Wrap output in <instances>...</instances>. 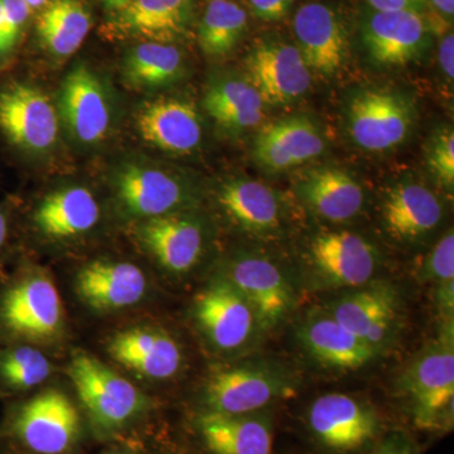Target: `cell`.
<instances>
[{
  "label": "cell",
  "mask_w": 454,
  "mask_h": 454,
  "mask_svg": "<svg viewBox=\"0 0 454 454\" xmlns=\"http://www.w3.org/2000/svg\"><path fill=\"white\" fill-rule=\"evenodd\" d=\"M429 172L447 192L454 190V133L452 128H441L433 134L426 149Z\"/></svg>",
  "instance_id": "cell-35"
},
{
  "label": "cell",
  "mask_w": 454,
  "mask_h": 454,
  "mask_svg": "<svg viewBox=\"0 0 454 454\" xmlns=\"http://www.w3.org/2000/svg\"><path fill=\"white\" fill-rule=\"evenodd\" d=\"M376 12H414L423 14L428 7L427 0H365Z\"/></svg>",
  "instance_id": "cell-40"
},
{
  "label": "cell",
  "mask_w": 454,
  "mask_h": 454,
  "mask_svg": "<svg viewBox=\"0 0 454 454\" xmlns=\"http://www.w3.org/2000/svg\"><path fill=\"white\" fill-rule=\"evenodd\" d=\"M247 12L232 0H211L199 25V42L208 56H225L247 32Z\"/></svg>",
  "instance_id": "cell-33"
},
{
  "label": "cell",
  "mask_w": 454,
  "mask_h": 454,
  "mask_svg": "<svg viewBox=\"0 0 454 454\" xmlns=\"http://www.w3.org/2000/svg\"><path fill=\"white\" fill-rule=\"evenodd\" d=\"M184 73V57L177 47L158 42H143L124 59V82L131 89L162 88L177 82Z\"/></svg>",
  "instance_id": "cell-31"
},
{
  "label": "cell",
  "mask_w": 454,
  "mask_h": 454,
  "mask_svg": "<svg viewBox=\"0 0 454 454\" xmlns=\"http://www.w3.org/2000/svg\"><path fill=\"white\" fill-rule=\"evenodd\" d=\"M396 307L395 293L378 284L343 295L328 313L379 354L393 334Z\"/></svg>",
  "instance_id": "cell-20"
},
{
  "label": "cell",
  "mask_w": 454,
  "mask_h": 454,
  "mask_svg": "<svg viewBox=\"0 0 454 454\" xmlns=\"http://www.w3.org/2000/svg\"><path fill=\"white\" fill-rule=\"evenodd\" d=\"M64 327V306L55 283L31 274L0 294V330L16 340H55Z\"/></svg>",
  "instance_id": "cell-4"
},
{
  "label": "cell",
  "mask_w": 454,
  "mask_h": 454,
  "mask_svg": "<svg viewBox=\"0 0 454 454\" xmlns=\"http://www.w3.org/2000/svg\"><path fill=\"white\" fill-rule=\"evenodd\" d=\"M113 454H122V453H113Z\"/></svg>",
  "instance_id": "cell-49"
},
{
  "label": "cell",
  "mask_w": 454,
  "mask_h": 454,
  "mask_svg": "<svg viewBox=\"0 0 454 454\" xmlns=\"http://www.w3.org/2000/svg\"><path fill=\"white\" fill-rule=\"evenodd\" d=\"M0 395H2V393H0Z\"/></svg>",
  "instance_id": "cell-50"
},
{
  "label": "cell",
  "mask_w": 454,
  "mask_h": 454,
  "mask_svg": "<svg viewBox=\"0 0 454 454\" xmlns=\"http://www.w3.org/2000/svg\"><path fill=\"white\" fill-rule=\"evenodd\" d=\"M418 279L423 283H434L435 286L454 282V234L448 231L433 247L428 255L423 259L417 271Z\"/></svg>",
  "instance_id": "cell-36"
},
{
  "label": "cell",
  "mask_w": 454,
  "mask_h": 454,
  "mask_svg": "<svg viewBox=\"0 0 454 454\" xmlns=\"http://www.w3.org/2000/svg\"><path fill=\"white\" fill-rule=\"evenodd\" d=\"M294 380L286 369L264 360L249 361L212 373L203 399L207 411L221 414H253L291 396Z\"/></svg>",
  "instance_id": "cell-2"
},
{
  "label": "cell",
  "mask_w": 454,
  "mask_h": 454,
  "mask_svg": "<svg viewBox=\"0 0 454 454\" xmlns=\"http://www.w3.org/2000/svg\"><path fill=\"white\" fill-rule=\"evenodd\" d=\"M3 37H4V8H3V0H0V55L4 53Z\"/></svg>",
  "instance_id": "cell-47"
},
{
  "label": "cell",
  "mask_w": 454,
  "mask_h": 454,
  "mask_svg": "<svg viewBox=\"0 0 454 454\" xmlns=\"http://www.w3.org/2000/svg\"><path fill=\"white\" fill-rule=\"evenodd\" d=\"M414 121V107L409 98L391 90H363L348 104L349 137L361 149L373 153L404 143Z\"/></svg>",
  "instance_id": "cell-5"
},
{
  "label": "cell",
  "mask_w": 454,
  "mask_h": 454,
  "mask_svg": "<svg viewBox=\"0 0 454 454\" xmlns=\"http://www.w3.org/2000/svg\"><path fill=\"white\" fill-rule=\"evenodd\" d=\"M114 186L122 210L139 219L175 214L191 200L190 190L181 179L145 164L121 166L116 170Z\"/></svg>",
  "instance_id": "cell-14"
},
{
  "label": "cell",
  "mask_w": 454,
  "mask_h": 454,
  "mask_svg": "<svg viewBox=\"0 0 454 454\" xmlns=\"http://www.w3.org/2000/svg\"><path fill=\"white\" fill-rule=\"evenodd\" d=\"M166 4L177 25L184 32H187V29L192 25L193 17H195L193 0H166Z\"/></svg>",
  "instance_id": "cell-41"
},
{
  "label": "cell",
  "mask_w": 454,
  "mask_h": 454,
  "mask_svg": "<svg viewBox=\"0 0 454 454\" xmlns=\"http://www.w3.org/2000/svg\"><path fill=\"white\" fill-rule=\"evenodd\" d=\"M80 414L70 397L56 389L27 400L12 415L9 430L32 452L64 454L79 438Z\"/></svg>",
  "instance_id": "cell-6"
},
{
  "label": "cell",
  "mask_w": 454,
  "mask_h": 454,
  "mask_svg": "<svg viewBox=\"0 0 454 454\" xmlns=\"http://www.w3.org/2000/svg\"><path fill=\"white\" fill-rule=\"evenodd\" d=\"M50 373V361L38 349L18 346L0 351V382L9 389H32Z\"/></svg>",
  "instance_id": "cell-34"
},
{
  "label": "cell",
  "mask_w": 454,
  "mask_h": 454,
  "mask_svg": "<svg viewBox=\"0 0 454 454\" xmlns=\"http://www.w3.org/2000/svg\"><path fill=\"white\" fill-rule=\"evenodd\" d=\"M382 219L396 240H418L437 229L443 219V206L428 187L405 181L391 187L385 196Z\"/></svg>",
  "instance_id": "cell-24"
},
{
  "label": "cell",
  "mask_w": 454,
  "mask_h": 454,
  "mask_svg": "<svg viewBox=\"0 0 454 454\" xmlns=\"http://www.w3.org/2000/svg\"><path fill=\"white\" fill-rule=\"evenodd\" d=\"M197 429L212 454H271L273 424L267 413L221 414L206 411Z\"/></svg>",
  "instance_id": "cell-23"
},
{
  "label": "cell",
  "mask_w": 454,
  "mask_h": 454,
  "mask_svg": "<svg viewBox=\"0 0 454 454\" xmlns=\"http://www.w3.org/2000/svg\"><path fill=\"white\" fill-rule=\"evenodd\" d=\"M9 231V221L7 212L3 211L0 208V249L4 247L5 241H7Z\"/></svg>",
  "instance_id": "cell-45"
},
{
  "label": "cell",
  "mask_w": 454,
  "mask_h": 454,
  "mask_svg": "<svg viewBox=\"0 0 454 454\" xmlns=\"http://www.w3.org/2000/svg\"><path fill=\"white\" fill-rule=\"evenodd\" d=\"M67 373L98 428H121L145 408V397L130 381L88 352H74Z\"/></svg>",
  "instance_id": "cell-3"
},
{
  "label": "cell",
  "mask_w": 454,
  "mask_h": 454,
  "mask_svg": "<svg viewBox=\"0 0 454 454\" xmlns=\"http://www.w3.org/2000/svg\"><path fill=\"white\" fill-rule=\"evenodd\" d=\"M225 277L249 301L262 330L277 327L291 312L294 293L271 260L243 254L230 262Z\"/></svg>",
  "instance_id": "cell-13"
},
{
  "label": "cell",
  "mask_w": 454,
  "mask_h": 454,
  "mask_svg": "<svg viewBox=\"0 0 454 454\" xmlns=\"http://www.w3.org/2000/svg\"><path fill=\"white\" fill-rule=\"evenodd\" d=\"M146 278L137 265L95 260L76 277V291L92 309L116 310L136 306L145 295Z\"/></svg>",
  "instance_id": "cell-21"
},
{
  "label": "cell",
  "mask_w": 454,
  "mask_h": 454,
  "mask_svg": "<svg viewBox=\"0 0 454 454\" xmlns=\"http://www.w3.org/2000/svg\"><path fill=\"white\" fill-rule=\"evenodd\" d=\"M59 113L66 128L82 145H97L106 138L112 109L100 79L86 67L76 66L62 82Z\"/></svg>",
  "instance_id": "cell-16"
},
{
  "label": "cell",
  "mask_w": 454,
  "mask_h": 454,
  "mask_svg": "<svg viewBox=\"0 0 454 454\" xmlns=\"http://www.w3.org/2000/svg\"><path fill=\"white\" fill-rule=\"evenodd\" d=\"M293 33L310 73L333 77L348 64V26L331 5L318 2L301 5L293 18Z\"/></svg>",
  "instance_id": "cell-9"
},
{
  "label": "cell",
  "mask_w": 454,
  "mask_h": 454,
  "mask_svg": "<svg viewBox=\"0 0 454 454\" xmlns=\"http://www.w3.org/2000/svg\"><path fill=\"white\" fill-rule=\"evenodd\" d=\"M109 11L118 12L127 7L133 0H98Z\"/></svg>",
  "instance_id": "cell-46"
},
{
  "label": "cell",
  "mask_w": 454,
  "mask_h": 454,
  "mask_svg": "<svg viewBox=\"0 0 454 454\" xmlns=\"http://www.w3.org/2000/svg\"><path fill=\"white\" fill-rule=\"evenodd\" d=\"M91 28V17L80 0H51L37 18L38 37L57 57L74 55Z\"/></svg>",
  "instance_id": "cell-30"
},
{
  "label": "cell",
  "mask_w": 454,
  "mask_h": 454,
  "mask_svg": "<svg viewBox=\"0 0 454 454\" xmlns=\"http://www.w3.org/2000/svg\"><path fill=\"white\" fill-rule=\"evenodd\" d=\"M254 16L264 22H278L288 14L293 0H249Z\"/></svg>",
  "instance_id": "cell-38"
},
{
  "label": "cell",
  "mask_w": 454,
  "mask_h": 454,
  "mask_svg": "<svg viewBox=\"0 0 454 454\" xmlns=\"http://www.w3.org/2000/svg\"><path fill=\"white\" fill-rule=\"evenodd\" d=\"M0 130L14 145L43 153L59 138V115L40 89L13 83L0 91Z\"/></svg>",
  "instance_id": "cell-12"
},
{
  "label": "cell",
  "mask_w": 454,
  "mask_h": 454,
  "mask_svg": "<svg viewBox=\"0 0 454 454\" xmlns=\"http://www.w3.org/2000/svg\"><path fill=\"white\" fill-rule=\"evenodd\" d=\"M297 193L310 210L333 223L354 219L365 203L356 179L333 166L317 167L301 176Z\"/></svg>",
  "instance_id": "cell-25"
},
{
  "label": "cell",
  "mask_w": 454,
  "mask_h": 454,
  "mask_svg": "<svg viewBox=\"0 0 454 454\" xmlns=\"http://www.w3.org/2000/svg\"><path fill=\"white\" fill-rule=\"evenodd\" d=\"M217 200L236 225L253 234H268L282 223V206L267 184L247 178L230 179L220 187Z\"/></svg>",
  "instance_id": "cell-27"
},
{
  "label": "cell",
  "mask_w": 454,
  "mask_h": 454,
  "mask_svg": "<svg viewBox=\"0 0 454 454\" xmlns=\"http://www.w3.org/2000/svg\"><path fill=\"white\" fill-rule=\"evenodd\" d=\"M309 262L319 283L328 288H358L372 279L379 267L378 250L369 240L349 231L316 235Z\"/></svg>",
  "instance_id": "cell-10"
},
{
  "label": "cell",
  "mask_w": 454,
  "mask_h": 454,
  "mask_svg": "<svg viewBox=\"0 0 454 454\" xmlns=\"http://www.w3.org/2000/svg\"><path fill=\"white\" fill-rule=\"evenodd\" d=\"M400 387L411 403L414 422L423 429L450 428L453 423V324H444L441 337L409 364Z\"/></svg>",
  "instance_id": "cell-1"
},
{
  "label": "cell",
  "mask_w": 454,
  "mask_h": 454,
  "mask_svg": "<svg viewBox=\"0 0 454 454\" xmlns=\"http://www.w3.org/2000/svg\"><path fill=\"white\" fill-rule=\"evenodd\" d=\"M137 129L149 145L172 154H188L202 140L201 115L182 98L149 101L137 114Z\"/></svg>",
  "instance_id": "cell-18"
},
{
  "label": "cell",
  "mask_w": 454,
  "mask_h": 454,
  "mask_svg": "<svg viewBox=\"0 0 454 454\" xmlns=\"http://www.w3.org/2000/svg\"><path fill=\"white\" fill-rule=\"evenodd\" d=\"M107 349L121 365L152 380L175 378L184 363L177 340L160 328H128L110 340Z\"/></svg>",
  "instance_id": "cell-19"
},
{
  "label": "cell",
  "mask_w": 454,
  "mask_h": 454,
  "mask_svg": "<svg viewBox=\"0 0 454 454\" xmlns=\"http://www.w3.org/2000/svg\"><path fill=\"white\" fill-rule=\"evenodd\" d=\"M369 454H417V450L408 435L395 432L382 438Z\"/></svg>",
  "instance_id": "cell-39"
},
{
  "label": "cell",
  "mask_w": 454,
  "mask_h": 454,
  "mask_svg": "<svg viewBox=\"0 0 454 454\" xmlns=\"http://www.w3.org/2000/svg\"><path fill=\"white\" fill-rule=\"evenodd\" d=\"M115 13L114 31L142 37L146 42L170 43L186 33L176 22L166 0H133Z\"/></svg>",
  "instance_id": "cell-32"
},
{
  "label": "cell",
  "mask_w": 454,
  "mask_h": 454,
  "mask_svg": "<svg viewBox=\"0 0 454 454\" xmlns=\"http://www.w3.org/2000/svg\"><path fill=\"white\" fill-rule=\"evenodd\" d=\"M298 336L310 356L333 369H361L378 355L365 340L343 327L330 313L310 316L301 324Z\"/></svg>",
  "instance_id": "cell-26"
},
{
  "label": "cell",
  "mask_w": 454,
  "mask_h": 454,
  "mask_svg": "<svg viewBox=\"0 0 454 454\" xmlns=\"http://www.w3.org/2000/svg\"><path fill=\"white\" fill-rule=\"evenodd\" d=\"M325 139L316 122L294 115L271 122L254 140L255 162L270 172H283L324 153Z\"/></svg>",
  "instance_id": "cell-17"
},
{
  "label": "cell",
  "mask_w": 454,
  "mask_h": 454,
  "mask_svg": "<svg viewBox=\"0 0 454 454\" xmlns=\"http://www.w3.org/2000/svg\"><path fill=\"white\" fill-rule=\"evenodd\" d=\"M247 79L264 104L283 106L303 97L312 85V73L295 44L277 37L256 41L245 59Z\"/></svg>",
  "instance_id": "cell-8"
},
{
  "label": "cell",
  "mask_w": 454,
  "mask_h": 454,
  "mask_svg": "<svg viewBox=\"0 0 454 454\" xmlns=\"http://www.w3.org/2000/svg\"><path fill=\"white\" fill-rule=\"evenodd\" d=\"M197 324L215 348L234 351L247 345L260 328L249 301L226 277H219L197 294Z\"/></svg>",
  "instance_id": "cell-11"
},
{
  "label": "cell",
  "mask_w": 454,
  "mask_h": 454,
  "mask_svg": "<svg viewBox=\"0 0 454 454\" xmlns=\"http://www.w3.org/2000/svg\"><path fill=\"white\" fill-rule=\"evenodd\" d=\"M25 2L29 5V8L37 9L41 8L42 5L46 4L49 0H25Z\"/></svg>",
  "instance_id": "cell-48"
},
{
  "label": "cell",
  "mask_w": 454,
  "mask_h": 454,
  "mask_svg": "<svg viewBox=\"0 0 454 454\" xmlns=\"http://www.w3.org/2000/svg\"><path fill=\"white\" fill-rule=\"evenodd\" d=\"M140 240L157 262L170 273L184 274L202 255V227L192 217L163 215L139 226Z\"/></svg>",
  "instance_id": "cell-22"
},
{
  "label": "cell",
  "mask_w": 454,
  "mask_h": 454,
  "mask_svg": "<svg viewBox=\"0 0 454 454\" xmlns=\"http://www.w3.org/2000/svg\"><path fill=\"white\" fill-rule=\"evenodd\" d=\"M435 304L444 324H452L454 313V282L439 284L435 291Z\"/></svg>",
  "instance_id": "cell-42"
},
{
  "label": "cell",
  "mask_w": 454,
  "mask_h": 454,
  "mask_svg": "<svg viewBox=\"0 0 454 454\" xmlns=\"http://www.w3.org/2000/svg\"><path fill=\"white\" fill-rule=\"evenodd\" d=\"M203 106L217 124L229 130L252 129L264 118V101L247 77H223L212 82Z\"/></svg>",
  "instance_id": "cell-29"
},
{
  "label": "cell",
  "mask_w": 454,
  "mask_h": 454,
  "mask_svg": "<svg viewBox=\"0 0 454 454\" xmlns=\"http://www.w3.org/2000/svg\"><path fill=\"white\" fill-rule=\"evenodd\" d=\"M428 5L437 12L441 20H443L447 25L453 22L454 16V0H427Z\"/></svg>",
  "instance_id": "cell-44"
},
{
  "label": "cell",
  "mask_w": 454,
  "mask_h": 454,
  "mask_svg": "<svg viewBox=\"0 0 454 454\" xmlns=\"http://www.w3.org/2000/svg\"><path fill=\"white\" fill-rule=\"evenodd\" d=\"M439 64L442 71L446 74L450 82H453L454 77V37L453 33L450 32L442 38L439 44L438 53Z\"/></svg>",
  "instance_id": "cell-43"
},
{
  "label": "cell",
  "mask_w": 454,
  "mask_h": 454,
  "mask_svg": "<svg viewBox=\"0 0 454 454\" xmlns=\"http://www.w3.org/2000/svg\"><path fill=\"white\" fill-rule=\"evenodd\" d=\"M361 37L376 65L405 66L428 49L430 29L420 13L372 11L361 23Z\"/></svg>",
  "instance_id": "cell-15"
},
{
  "label": "cell",
  "mask_w": 454,
  "mask_h": 454,
  "mask_svg": "<svg viewBox=\"0 0 454 454\" xmlns=\"http://www.w3.org/2000/svg\"><path fill=\"white\" fill-rule=\"evenodd\" d=\"M3 8H4L3 50L7 53L16 46L20 31L28 20L31 8L25 0H3Z\"/></svg>",
  "instance_id": "cell-37"
},
{
  "label": "cell",
  "mask_w": 454,
  "mask_h": 454,
  "mask_svg": "<svg viewBox=\"0 0 454 454\" xmlns=\"http://www.w3.org/2000/svg\"><path fill=\"white\" fill-rule=\"evenodd\" d=\"M100 217L97 199L85 187L51 193L35 212V226L50 238H74L90 231Z\"/></svg>",
  "instance_id": "cell-28"
},
{
  "label": "cell",
  "mask_w": 454,
  "mask_h": 454,
  "mask_svg": "<svg viewBox=\"0 0 454 454\" xmlns=\"http://www.w3.org/2000/svg\"><path fill=\"white\" fill-rule=\"evenodd\" d=\"M309 428L319 444L334 452L364 450L378 438L380 420L375 409L348 394L317 397L309 406Z\"/></svg>",
  "instance_id": "cell-7"
}]
</instances>
